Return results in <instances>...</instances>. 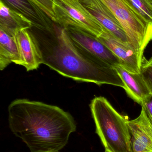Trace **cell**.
I'll list each match as a JSON object with an SVG mask.
<instances>
[{"label":"cell","instance_id":"9c48e42d","mask_svg":"<svg viewBox=\"0 0 152 152\" xmlns=\"http://www.w3.org/2000/svg\"><path fill=\"white\" fill-rule=\"evenodd\" d=\"M128 125L132 152H152V123L143 107L140 115Z\"/></svg>","mask_w":152,"mask_h":152},{"label":"cell","instance_id":"6da1fadb","mask_svg":"<svg viewBox=\"0 0 152 152\" xmlns=\"http://www.w3.org/2000/svg\"><path fill=\"white\" fill-rule=\"evenodd\" d=\"M8 110L10 129L30 152H59L76 130L72 115L55 105L18 99Z\"/></svg>","mask_w":152,"mask_h":152},{"label":"cell","instance_id":"7a4b0ae2","mask_svg":"<svg viewBox=\"0 0 152 152\" xmlns=\"http://www.w3.org/2000/svg\"><path fill=\"white\" fill-rule=\"evenodd\" d=\"M35 38L46 65L61 75L78 82L98 86L108 84L125 89V85L114 67L103 60L84 56L71 41L65 28L53 22L50 30L29 29Z\"/></svg>","mask_w":152,"mask_h":152},{"label":"cell","instance_id":"30bf717a","mask_svg":"<svg viewBox=\"0 0 152 152\" xmlns=\"http://www.w3.org/2000/svg\"><path fill=\"white\" fill-rule=\"evenodd\" d=\"M19 53L17 65L24 67L27 71L37 69L43 64L39 48L29 29L21 30L14 37Z\"/></svg>","mask_w":152,"mask_h":152},{"label":"cell","instance_id":"5b68a950","mask_svg":"<svg viewBox=\"0 0 152 152\" xmlns=\"http://www.w3.org/2000/svg\"><path fill=\"white\" fill-rule=\"evenodd\" d=\"M55 22L64 28L76 27L98 37L105 28L92 16L80 0H52Z\"/></svg>","mask_w":152,"mask_h":152},{"label":"cell","instance_id":"e0dca14e","mask_svg":"<svg viewBox=\"0 0 152 152\" xmlns=\"http://www.w3.org/2000/svg\"><path fill=\"white\" fill-rule=\"evenodd\" d=\"M38 7L51 19L53 22H55V16L53 8L52 0H33Z\"/></svg>","mask_w":152,"mask_h":152},{"label":"cell","instance_id":"ba28073f","mask_svg":"<svg viewBox=\"0 0 152 152\" xmlns=\"http://www.w3.org/2000/svg\"><path fill=\"white\" fill-rule=\"evenodd\" d=\"M97 38L119 59L126 69L133 73L141 72L143 56L119 41L105 29Z\"/></svg>","mask_w":152,"mask_h":152},{"label":"cell","instance_id":"5bb4252c","mask_svg":"<svg viewBox=\"0 0 152 152\" xmlns=\"http://www.w3.org/2000/svg\"><path fill=\"white\" fill-rule=\"evenodd\" d=\"M19 53L14 37L0 29V69L2 71L12 63L18 64Z\"/></svg>","mask_w":152,"mask_h":152},{"label":"cell","instance_id":"8992f818","mask_svg":"<svg viewBox=\"0 0 152 152\" xmlns=\"http://www.w3.org/2000/svg\"><path fill=\"white\" fill-rule=\"evenodd\" d=\"M74 45L87 58L97 57L112 66H122L119 59L97 37L79 28H65Z\"/></svg>","mask_w":152,"mask_h":152},{"label":"cell","instance_id":"4fadbf2b","mask_svg":"<svg viewBox=\"0 0 152 152\" xmlns=\"http://www.w3.org/2000/svg\"><path fill=\"white\" fill-rule=\"evenodd\" d=\"M32 27L28 19L0 0V29L14 38L21 30Z\"/></svg>","mask_w":152,"mask_h":152},{"label":"cell","instance_id":"277c9868","mask_svg":"<svg viewBox=\"0 0 152 152\" xmlns=\"http://www.w3.org/2000/svg\"><path fill=\"white\" fill-rule=\"evenodd\" d=\"M111 10L124 29L129 45L143 56L152 41V25L125 0H102Z\"/></svg>","mask_w":152,"mask_h":152},{"label":"cell","instance_id":"9a60e30c","mask_svg":"<svg viewBox=\"0 0 152 152\" xmlns=\"http://www.w3.org/2000/svg\"><path fill=\"white\" fill-rule=\"evenodd\" d=\"M152 25V4L148 0H125Z\"/></svg>","mask_w":152,"mask_h":152},{"label":"cell","instance_id":"52a82bcc","mask_svg":"<svg viewBox=\"0 0 152 152\" xmlns=\"http://www.w3.org/2000/svg\"><path fill=\"white\" fill-rule=\"evenodd\" d=\"M81 3L99 23L124 44L129 45L124 29L111 10L102 0H80Z\"/></svg>","mask_w":152,"mask_h":152},{"label":"cell","instance_id":"3957f363","mask_svg":"<svg viewBox=\"0 0 152 152\" xmlns=\"http://www.w3.org/2000/svg\"><path fill=\"white\" fill-rule=\"evenodd\" d=\"M90 107L96 133L105 151L132 152L131 134L128 125L129 120L120 114L103 96L95 97Z\"/></svg>","mask_w":152,"mask_h":152},{"label":"cell","instance_id":"ffe728a7","mask_svg":"<svg viewBox=\"0 0 152 152\" xmlns=\"http://www.w3.org/2000/svg\"></svg>","mask_w":152,"mask_h":152},{"label":"cell","instance_id":"d6986e66","mask_svg":"<svg viewBox=\"0 0 152 152\" xmlns=\"http://www.w3.org/2000/svg\"><path fill=\"white\" fill-rule=\"evenodd\" d=\"M105 152H109L106 151H105Z\"/></svg>","mask_w":152,"mask_h":152},{"label":"cell","instance_id":"2e32d148","mask_svg":"<svg viewBox=\"0 0 152 152\" xmlns=\"http://www.w3.org/2000/svg\"><path fill=\"white\" fill-rule=\"evenodd\" d=\"M141 73L152 94V58L148 60L143 57Z\"/></svg>","mask_w":152,"mask_h":152},{"label":"cell","instance_id":"ac0fdd59","mask_svg":"<svg viewBox=\"0 0 152 152\" xmlns=\"http://www.w3.org/2000/svg\"><path fill=\"white\" fill-rule=\"evenodd\" d=\"M148 1H149L151 2V3L152 4V0H148Z\"/></svg>","mask_w":152,"mask_h":152},{"label":"cell","instance_id":"8fae6325","mask_svg":"<svg viewBox=\"0 0 152 152\" xmlns=\"http://www.w3.org/2000/svg\"><path fill=\"white\" fill-rule=\"evenodd\" d=\"M6 5L24 16L32 23V27L41 31L51 29V19L33 0H1Z\"/></svg>","mask_w":152,"mask_h":152},{"label":"cell","instance_id":"7c38bea8","mask_svg":"<svg viewBox=\"0 0 152 152\" xmlns=\"http://www.w3.org/2000/svg\"><path fill=\"white\" fill-rule=\"evenodd\" d=\"M115 68L125 84V91L135 102L142 105L151 99V93L141 72H130L120 65L117 66Z\"/></svg>","mask_w":152,"mask_h":152}]
</instances>
